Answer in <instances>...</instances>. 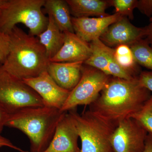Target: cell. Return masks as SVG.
<instances>
[{"instance_id": "6da1fadb", "label": "cell", "mask_w": 152, "mask_h": 152, "mask_svg": "<svg viewBox=\"0 0 152 152\" xmlns=\"http://www.w3.org/2000/svg\"><path fill=\"white\" fill-rule=\"evenodd\" d=\"M151 96L138 76L129 80L110 77L89 110L117 126L140 111Z\"/></svg>"}, {"instance_id": "7a4b0ae2", "label": "cell", "mask_w": 152, "mask_h": 152, "mask_svg": "<svg viewBox=\"0 0 152 152\" xmlns=\"http://www.w3.org/2000/svg\"><path fill=\"white\" fill-rule=\"evenodd\" d=\"M9 35L10 52L0 70L23 80L35 77L47 71L50 61L38 38L17 26Z\"/></svg>"}, {"instance_id": "3957f363", "label": "cell", "mask_w": 152, "mask_h": 152, "mask_svg": "<svg viewBox=\"0 0 152 152\" xmlns=\"http://www.w3.org/2000/svg\"><path fill=\"white\" fill-rule=\"evenodd\" d=\"M65 113L46 106L28 108L10 115L6 126L18 129L27 136L30 152H44L50 144Z\"/></svg>"}, {"instance_id": "277c9868", "label": "cell", "mask_w": 152, "mask_h": 152, "mask_svg": "<svg viewBox=\"0 0 152 152\" xmlns=\"http://www.w3.org/2000/svg\"><path fill=\"white\" fill-rule=\"evenodd\" d=\"M45 3V0H6L0 10V31L9 34L22 23L29 29L30 34L38 37L48 23L42 10Z\"/></svg>"}, {"instance_id": "5b68a950", "label": "cell", "mask_w": 152, "mask_h": 152, "mask_svg": "<svg viewBox=\"0 0 152 152\" xmlns=\"http://www.w3.org/2000/svg\"><path fill=\"white\" fill-rule=\"evenodd\" d=\"M68 113L72 118L81 141L80 152H114L111 140L117 126L89 110L81 115L75 109Z\"/></svg>"}, {"instance_id": "8992f818", "label": "cell", "mask_w": 152, "mask_h": 152, "mask_svg": "<svg viewBox=\"0 0 152 152\" xmlns=\"http://www.w3.org/2000/svg\"><path fill=\"white\" fill-rule=\"evenodd\" d=\"M0 106L11 115L45 104L37 93L23 80L0 70Z\"/></svg>"}, {"instance_id": "52a82bcc", "label": "cell", "mask_w": 152, "mask_h": 152, "mask_svg": "<svg viewBox=\"0 0 152 152\" xmlns=\"http://www.w3.org/2000/svg\"><path fill=\"white\" fill-rule=\"evenodd\" d=\"M110 76L89 66H83L80 80L61 111L68 112L80 105H90L97 99Z\"/></svg>"}, {"instance_id": "ba28073f", "label": "cell", "mask_w": 152, "mask_h": 152, "mask_svg": "<svg viewBox=\"0 0 152 152\" xmlns=\"http://www.w3.org/2000/svg\"><path fill=\"white\" fill-rule=\"evenodd\" d=\"M148 132L130 118L119 123L111 140L114 152H143Z\"/></svg>"}, {"instance_id": "9c48e42d", "label": "cell", "mask_w": 152, "mask_h": 152, "mask_svg": "<svg viewBox=\"0 0 152 152\" xmlns=\"http://www.w3.org/2000/svg\"><path fill=\"white\" fill-rule=\"evenodd\" d=\"M91 54L84 64L101 71L107 75L129 80L137 76L121 67L115 57V49L107 46L99 39L90 43Z\"/></svg>"}, {"instance_id": "30bf717a", "label": "cell", "mask_w": 152, "mask_h": 152, "mask_svg": "<svg viewBox=\"0 0 152 152\" xmlns=\"http://www.w3.org/2000/svg\"><path fill=\"white\" fill-rule=\"evenodd\" d=\"M37 93L45 106L61 110L71 91L58 86L48 73L44 72L37 77L23 80Z\"/></svg>"}, {"instance_id": "8fae6325", "label": "cell", "mask_w": 152, "mask_h": 152, "mask_svg": "<svg viewBox=\"0 0 152 152\" xmlns=\"http://www.w3.org/2000/svg\"><path fill=\"white\" fill-rule=\"evenodd\" d=\"M145 37V28L137 27L127 18L122 17L111 25L99 39L107 46L116 48L121 45L130 47Z\"/></svg>"}, {"instance_id": "7c38bea8", "label": "cell", "mask_w": 152, "mask_h": 152, "mask_svg": "<svg viewBox=\"0 0 152 152\" xmlns=\"http://www.w3.org/2000/svg\"><path fill=\"white\" fill-rule=\"evenodd\" d=\"M79 138L72 117L65 112L58 124L50 144L44 152H80Z\"/></svg>"}, {"instance_id": "4fadbf2b", "label": "cell", "mask_w": 152, "mask_h": 152, "mask_svg": "<svg viewBox=\"0 0 152 152\" xmlns=\"http://www.w3.org/2000/svg\"><path fill=\"white\" fill-rule=\"evenodd\" d=\"M122 16L115 13L104 17L72 18L74 33L87 42L91 43L101 36Z\"/></svg>"}, {"instance_id": "5bb4252c", "label": "cell", "mask_w": 152, "mask_h": 152, "mask_svg": "<svg viewBox=\"0 0 152 152\" xmlns=\"http://www.w3.org/2000/svg\"><path fill=\"white\" fill-rule=\"evenodd\" d=\"M64 33L65 39L62 47L50 61L84 63L91 54L90 43L82 39L74 32Z\"/></svg>"}, {"instance_id": "9a60e30c", "label": "cell", "mask_w": 152, "mask_h": 152, "mask_svg": "<svg viewBox=\"0 0 152 152\" xmlns=\"http://www.w3.org/2000/svg\"><path fill=\"white\" fill-rule=\"evenodd\" d=\"M84 63L49 62L47 72L57 84L71 91L79 83L82 74Z\"/></svg>"}, {"instance_id": "2e32d148", "label": "cell", "mask_w": 152, "mask_h": 152, "mask_svg": "<svg viewBox=\"0 0 152 152\" xmlns=\"http://www.w3.org/2000/svg\"><path fill=\"white\" fill-rule=\"evenodd\" d=\"M49 21L46 29L38 36L40 43L45 50L50 61L62 47L64 41V33L58 27L53 17L48 15Z\"/></svg>"}, {"instance_id": "e0dca14e", "label": "cell", "mask_w": 152, "mask_h": 152, "mask_svg": "<svg viewBox=\"0 0 152 152\" xmlns=\"http://www.w3.org/2000/svg\"><path fill=\"white\" fill-rule=\"evenodd\" d=\"M74 18L90 16L104 17L109 15L106 11L109 6L104 0H66Z\"/></svg>"}, {"instance_id": "ac0fdd59", "label": "cell", "mask_w": 152, "mask_h": 152, "mask_svg": "<svg viewBox=\"0 0 152 152\" xmlns=\"http://www.w3.org/2000/svg\"><path fill=\"white\" fill-rule=\"evenodd\" d=\"M43 9L62 31L74 32L70 10L66 0H45Z\"/></svg>"}, {"instance_id": "d6986e66", "label": "cell", "mask_w": 152, "mask_h": 152, "mask_svg": "<svg viewBox=\"0 0 152 152\" xmlns=\"http://www.w3.org/2000/svg\"><path fill=\"white\" fill-rule=\"evenodd\" d=\"M130 48L137 64L152 72V47L146 39H142Z\"/></svg>"}, {"instance_id": "ffe728a7", "label": "cell", "mask_w": 152, "mask_h": 152, "mask_svg": "<svg viewBox=\"0 0 152 152\" xmlns=\"http://www.w3.org/2000/svg\"><path fill=\"white\" fill-rule=\"evenodd\" d=\"M115 57L121 67L129 71L135 76L137 75L138 70L132 50L129 46L121 45L115 49Z\"/></svg>"}, {"instance_id": "44dd1931", "label": "cell", "mask_w": 152, "mask_h": 152, "mask_svg": "<svg viewBox=\"0 0 152 152\" xmlns=\"http://www.w3.org/2000/svg\"><path fill=\"white\" fill-rule=\"evenodd\" d=\"M132 118L138 121L148 133L152 134V95L141 110Z\"/></svg>"}, {"instance_id": "7402d4cb", "label": "cell", "mask_w": 152, "mask_h": 152, "mask_svg": "<svg viewBox=\"0 0 152 152\" xmlns=\"http://www.w3.org/2000/svg\"><path fill=\"white\" fill-rule=\"evenodd\" d=\"M109 5L114 7L115 13L118 14L128 19H134L133 12L137 8V0H110L107 1Z\"/></svg>"}, {"instance_id": "603a6c76", "label": "cell", "mask_w": 152, "mask_h": 152, "mask_svg": "<svg viewBox=\"0 0 152 152\" xmlns=\"http://www.w3.org/2000/svg\"><path fill=\"white\" fill-rule=\"evenodd\" d=\"M11 39L10 35L0 31V66L5 62L10 48Z\"/></svg>"}, {"instance_id": "cb8c5ba5", "label": "cell", "mask_w": 152, "mask_h": 152, "mask_svg": "<svg viewBox=\"0 0 152 152\" xmlns=\"http://www.w3.org/2000/svg\"><path fill=\"white\" fill-rule=\"evenodd\" d=\"M140 84L147 89L152 92V72L143 71L141 72L138 76Z\"/></svg>"}, {"instance_id": "d4e9b609", "label": "cell", "mask_w": 152, "mask_h": 152, "mask_svg": "<svg viewBox=\"0 0 152 152\" xmlns=\"http://www.w3.org/2000/svg\"><path fill=\"white\" fill-rule=\"evenodd\" d=\"M137 8L147 17H152V0L138 1Z\"/></svg>"}, {"instance_id": "484cf974", "label": "cell", "mask_w": 152, "mask_h": 152, "mask_svg": "<svg viewBox=\"0 0 152 152\" xmlns=\"http://www.w3.org/2000/svg\"><path fill=\"white\" fill-rule=\"evenodd\" d=\"M2 147H8L14 150H17L20 152H30L21 149L18 147L16 146L8 139L0 135V148Z\"/></svg>"}, {"instance_id": "4316f807", "label": "cell", "mask_w": 152, "mask_h": 152, "mask_svg": "<svg viewBox=\"0 0 152 152\" xmlns=\"http://www.w3.org/2000/svg\"><path fill=\"white\" fill-rule=\"evenodd\" d=\"M10 115L0 106V135L3 129L6 126Z\"/></svg>"}, {"instance_id": "83f0119b", "label": "cell", "mask_w": 152, "mask_h": 152, "mask_svg": "<svg viewBox=\"0 0 152 152\" xmlns=\"http://www.w3.org/2000/svg\"><path fill=\"white\" fill-rule=\"evenodd\" d=\"M149 23L145 27V39L152 47V17L150 18Z\"/></svg>"}, {"instance_id": "f1b7e54d", "label": "cell", "mask_w": 152, "mask_h": 152, "mask_svg": "<svg viewBox=\"0 0 152 152\" xmlns=\"http://www.w3.org/2000/svg\"><path fill=\"white\" fill-rule=\"evenodd\" d=\"M143 152H152V134L151 133H148L147 135Z\"/></svg>"}, {"instance_id": "f546056e", "label": "cell", "mask_w": 152, "mask_h": 152, "mask_svg": "<svg viewBox=\"0 0 152 152\" xmlns=\"http://www.w3.org/2000/svg\"><path fill=\"white\" fill-rule=\"evenodd\" d=\"M6 1V0H0V10Z\"/></svg>"}]
</instances>
